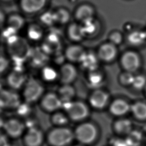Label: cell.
I'll list each match as a JSON object with an SVG mask.
<instances>
[{"label": "cell", "instance_id": "13", "mask_svg": "<svg viewBox=\"0 0 146 146\" xmlns=\"http://www.w3.org/2000/svg\"><path fill=\"white\" fill-rule=\"evenodd\" d=\"M47 1L48 0H19V6L24 13L32 15L42 10Z\"/></svg>", "mask_w": 146, "mask_h": 146}, {"label": "cell", "instance_id": "35", "mask_svg": "<svg viewBox=\"0 0 146 146\" xmlns=\"http://www.w3.org/2000/svg\"><path fill=\"white\" fill-rule=\"evenodd\" d=\"M91 72L90 73L88 76V80L90 84L93 86H97L98 85L100 84L102 82V76L101 75L97 73L93 72V71H90Z\"/></svg>", "mask_w": 146, "mask_h": 146}, {"label": "cell", "instance_id": "8", "mask_svg": "<svg viewBox=\"0 0 146 146\" xmlns=\"http://www.w3.org/2000/svg\"><path fill=\"white\" fill-rule=\"evenodd\" d=\"M2 129L8 137L17 139L23 136L26 128L24 121L17 118H10L5 120Z\"/></svg>", "mask_w": 146, "mask_h": 146}, {"label": "cell", "instance_id": "12", "mask_svg": "<svg viewBox=\"0 0 146 146\" xmlns=\"http://www.w3.org/2000/svg\"><path fill=\"white\" fill-rule=\"evenodd\" d=\"M59 75L62 84H71L77 78L78 71L72 63H64L60 66Z\"/></svg>", "mask_w": 146, "mask_h": 146}, {"label": "cell", "instance_id": "25", "mask_svg": "<svg viewBox=\"0 0 146 146\" xmlns=\"http://www.w3.org/2000/svg\"><path fill=\"white\" fill-rule=\"evenodd\" d=\"M54 12L56 23L59 25L67 24L71 18L70 12L65 7H59L55 10H54Z\"/></svg>", "mask_w": 146, "mask_h": 146}, {"label": "cell", "instance_id": "24", "mask_svg": "<svg viewBox=\"0 0 146 146\" xmlns=\"http://www.w3.org/2000/svg\"><path fill=\"white\" fill-rule=\"evenodd\" d=\"M52 113L50 117V121L55 127H66L70 119L65 112L58 111Z\"/></svg>", "mask_w": 146, "mask_h": 146}, {"label": "cell", "instance_id": "42", "mask_svg": "<svg viewBox=\"0 0 146 146\" xmlns=\"http://www.w3.org/2000/svg\"><path fill=\"white\" fill-rule=\"evenodd\" d=\"M114 146H128L126 141L118 140L114 143Z\"/></svg>", "mask_w": 146, "mask_h": 146}, {"label": "cell", "instance_id": "31", "mask_svg": "<svg viewBox=\"0 0 146 146\" xmlns=\"http://www.w3.org/2000/svg\"><path fill=\"white\" fill-rule=\"evenodd\" d=\"M145 38L146 34L139 31L132 32L128 36L129 42L133 44H140L145 40Z\"/></svg>", "mask_w": 146, "mask_h": 146}, {"label": "cell", "instance_id": "44", "mask_svg": "<svg viewBox=\"0 0 146 146\" xmlns=\"http://www.w3.org/2000/svg\"><path fill=\"white\" fill-rule=\"evenodd\" d=\"M3 1H5V2H10V1H11L13 0H3Z\"/></svg>", "mask_w": 146, "mask_h": 146}, {"label": "cell", "instance_id": "5", "mask_svg": "<svg viewBox=\"0 0 146 146\" xmlns=\"http://www.w3.org/2000/svg\"><path fill=\"white\" fill-rule=\"evenodd\" d=\"M74 133L75 139L84 145L92 144L97 137L96 127L89 122H84L78 125L74 130Z\"/></svg>", "mask_w": 146, "mask_h": 146}, {"label": "cell", "instance_id": "3", "mask_svg": "<svg viewBox=\"0 0 146 146\" xmlns=\"http://www.w3.org/2000/svg\"><path fill=\"white\" fill-rule=\"evenodd\" d=\"M44 88L37 79L31 77L27 79L23 87L22 96L25 102L32 104L39 101L44 94Z\"/></svg>", "mask_w": 146, "mask_h": 146}, {"label": "cell", "instance_id": "33", "mask_svg": "<svg viewBox=\"0 0 146 146\" xmlns=\"http://www.w3.org/2000/svg\"><path fill=\"white\" fill-rule=\"evenodd\" d=\"M30 106V104H29L26 102H21V103L15 109L18 115L21 117H27L31 111V108Z\"/></svg>", "mask_w": 146, "mask_h": 146}, {"label": "cell", "instance_id": "2", "mask_svg": "<svg viewBox=\"0 0 146 146\" xmlns=\"http://www.w3.org/2000/svg\"><path fill=\"white\" fill-rule=\"evenodd\" d=\"M75 139L74 130L66 127H56L47 133L46 140L50 146H68Z\"/></svg>", "mask_w": 146, "mask_h": 146}, {"label": "cell", "instance_id": "16", "mask_svg": "<svg viewBox=\"0 0 146 146\" xmlns=\"http://www.w3.org/2000/svg\"><path fill=\"white\" fill-rule=\"evenodd\" d=\"M86 52L81 46L74 44L68 46L65 49L64 55L66 59L70 63H80L83 59Z\"/></svg>", "mask_w": 146, "mask_h": 146}, {"label": "cell", "instance_id": "7", "mask_svg": "<svg viewBox=\"0 0 146 146\" xmlns=\"http://www.w3.org/2000/svg\"><path fill=\"white\" fill-rule=\"evenodd\" d=\"M21 103L20 96L14 90L0 88V107L2 110H15Z\"/></svg>", "mask_w": 146, "mask_h": 146}, {"label": "cell", "instance_id": "43", "mask_svg": "<svg viewBox=\"0 0 146 146\" xmlns=\"http://www.w3.org/2000/svg\"><path fill=\"white\" fill-rule=\"evenodd\" d=\"M5 120H4L2 117L0 116V130L1 129H3L5 124Z\"/></svg>", "mask_w": 146, "mask_h": 146}, {"label": "cell", "instance_id": "45", "mask_svg": "<svg viewBox=\"0 0 146 146\" xmlns=\"http://www.w3.org/2000/svg\"><path fill=\"white\" fill-rule=\"evenodd\" d=\"M73 146H81L80 145H73Z\"/></svg>", "mask_w": 146, "mask_h": 146}, {"label": "cell", "instance_id": "30", "mask_svg": "<svg viewBox=\"0 0 146 146\" xmlns=\"http://www.w3.org/2000/svg\"><path fill=\"white\" fill-rule=\"evenodd\" d=\"M39 19L42 24L47 26H51L56 23L54 11H46L44 12L40 15Z\"/></svg>", "mask_w": 146, "mask_h": 146}, {"label": "cell", "instance_id": "11", "mask_svg": "<svg viewBox=\"0 0 146 146\" xmlns=\"http://www.w3.org/2000/svg\"><path fill=\"white\" fill-rule=\"evenodd\" d=\"M22 136L25 146H42L44 140L42 131L37 126L26 129Z\"/></svg>", "mask_w": 146, "mask_h": 146}, {"label": "cell", "instance_id": "40", "mask_svg": "<svg viewBox=\"0 0 146 146\" xmlns=\"http://www.w3.org/2000/svg\"><path fill=\"white\" fill-rule=\"evenodd\" d=\"M110 40L113 44H119L121 41V35L119 33H114L111 35Z\"/></svg>", "mask_w": 146, "mask_h": 146}, {"label": "cell", "instance_id": "23", "mask_svg": "<svg viewBox=\"0 0 146 146\" xmlns=\"http://www.w3.org/2000/svg\"><path fill=\"white\" fill-rule=\"evenodd\" d=\"M27 38L33 41H38L43 36V30L40 25L33 23L28 26L27 29Z\"/></svg>", "mask_w": 146, "mask_h": 146}, {"label": "cell", "instance_id": "9", "mask_svg": "<svg viewBox=\"0 0 146 146\" xmlns=\"http://www.w3.org/2000/svg\"><path fill=\"white\" fill-rule=\"evenodd\" d=\"M42 109L47 112L54 113L62 108L63 102L57 93L49 92L44 94L39 100Z\"/></svg>", "mask_w": 146, "mask_h": 146}, {"label": "cell", "instance_id": "36", "mask_svg": "<svg viewBox=\"0 0 146 146\" xmlns=\"http://www.w3.org/2000/svg\"><path fill=\"white\" fill-rule=\"evenodd\" d=\"M10 62L9 58L0 54V75L3 74L8 69Z\"/></svg>", "mask_w": 146, "mask_h": 146}, {"label": "cell", "instance_id": "10", "mask_svg": "<svg viewBox=\"0 0 146 146\" xmlns=\"http://www.w3.org/2000/svg\"><path fill=\"white\" fill-rule=\"evenodd\" d=\"M40 47L49 55L60 52L62 43L60 35L56 33L50 32L45 36Z\"/></svg>", "mask_w": 146, "mask_h": 146}, {"label": "cell", "instance_id": "32", "mask_svg": "<svg viewBox=\"0 0 146 146\" xmlns=\"http://www.w3.org/2000/svg\"><path fill=\"white\" fill-rule=\"evenodd\" d=\"M115 128L116 131L120 133H129L131 129V123L128 120H120L115 123Z\"/></svg>", "mask_w": 146, "mask_h": 146}, {"label": "cell", "instance_id": "18", "mask_svg": "<svg viewBox=\"0 0 146 146\" xmlns=\"http://www.w3.org/2000/svg\"><path fill=\"white\" fill-rule=\"evenodd\" d=\"M121 63L127 71H134L139 67L140 60L136 54L129 51L124 54L121 58Z\"/></svg>", "mask_w": 146, "mask_h": 146}, {"label": "cell", "instance_id": "38", "mask_svg": "<svg viewBox=\"0 0 146 146\" xmlns=\"http://www.w3.org/2000/svg\"><path fill=\"white\" fill-rule=\"evenodd\" d=\"M134 76L130 73H125L122 75L121 77V80L124 84H132Z\"/></svg>", "mask_w": 146, "mask_h": 146}, {"label": "cell", "instance_id": "22", "mask_svg": "<svg viewBox=\"0 0 146 146\" xmlns=\"http://www.w3.org/2000/svg\"><path fill=\"white\" fill-rule=\"evenodd\" d=\"M116 51L112 44H104L102 45L98 52L99 56L104 61H111L116 56Z\"/></svg>", "mask_w": 146, "mask_h": 146}, {"label": "cell", "instance_id": "6", "mask_svg": "<svg viewBox=\"0 0 146 146\" xmlns=\"http://www.w3.org/2000/svg\"><path fill=\"white\" fill-rule=\"evenodd\" d=\"M22 66H14L6 77V83L10 89L17 90L23 88L27 80Z\"/></svg>", "mask_w": 146, "mask_h": 146}, {"label": "cell", "instance_id": "29", "mask_svg": "<svg viewBox=\"0 0 146 146\" xmlns=\"http://www.w3.org/2000/svg\"><path fill=\"white\" fill-rule=\"evenodd\" d=\"M131 110L134 115L139 119H146V104L141 102L135 103Z\"/></svg>", "mask_w": 146, "mask_h": 146}, {"label": "cell", "instance_id": "15", "mask_svg": "<svg viewBox=\"0 0 146 146\" xmlns=\"http://www.w3.org/2000/svg\"><path fill=\"white\" fill-rule=\"evenodd\" d=\"M49 60V55L46 53L42 48H32L29 57V61L31 66L35 68H43L47 65Z\"/></svg>", "mask_w": 146, "mask_h": 146}, {"label": "cell", "instance_id": "26", "mask_svg": "<svg viewBox=\"0 0 146 146\" xmlns=\"http://www.w3.org/2000/svg\"><path fill=\"white\" fill-rule=\"evenodd\" d=\"M40 75L42 78L47 82H52L59 78V72L54 67L48 65L42 68Z\"/></svg>", "mask_w": 146, "mask_h": 146}, {"label": "cell", "instance_id": "28", "mask_svg": "<svg viewBox=\"0 0 146 146\" xmlns=\"http://www.w3.org/2000/svg\"><path fill=\"white\" fill-rule=\"evenodd\" d=\"M83 68L89 71L94 70L97 66V59L94 55L86 52L83 59L80 62Z\"/></svg>", "mask_w": 146, "mask_h": 146}, {"label": "cell", "instance_id": "37", "mask_svg": "<svg viewBox=\"0 0 146 146\" xmlns=\"http://www.w3.org/2000/svg\"><path fill=\"white\" fill-rule=\"evenodd\" d=\"M146 80L145 78L143 76H137L134 77L133 82H132V86L137 88V89H141L144 87L145 85Z\"/></svg>", "mask_w": 146, "mask_h": 146}, {"label": "cell", "instance_id": "20", "mask_svg": "<svg viewBox=\"0 0 146 146\" xmlns=\"http://www.w3.org/2000/svg\"><path fill=\"white\" fill-rule=\"evenodd\" d=\"M25 24V18L22 15L18 13L10 14L6 18V27L13 30L17 33L22 29Z\"/></svg>", "mask_w": 146, "mask_h": 146}, {"label": "cell", "instance_id": "21", "mask_svg": "<svg viewBox=\"0 0 146 146\" xmlns=\"http://www.w3.org/2000/svg\"><path fill=\"white\" fill-rule=\"evenodd\" d=\"M57 94L64 103L73 100L75 95V90L71 84H62L59 88Z\"/></svg>", "mask_w": 146, "mask_h": 146}, {"label": "cell", "instance_id": "19", "mask_svg": "<svg viewBox=\"0 0 146 146\" xmlns=\"http://www.w3.org/2000/svg\"><path fill=\"white\" fill-rule=\"evenodd\" d=\"M108 100V95L102 91H95L89 98L90 105L97 109L103 108L107 104Z\"/></svg>", "mask_w": 146, "mask_h": 146}, {"label": "cell", "instance_id": "39", "mask_svg": "<svg viewBox=\"0 0 146 146\" xmlns=\"http://www.w3.org/2000/svg\"><path fill=\"white\" fill-rule=\"evenodd\" d=\"M0 146H10L8 136L5 133L0 130Z\"/></svg>", "mask_w": 146, "mask_h": 146}, {"label": "cell", "instance_id": "4", "mask_svg": "<svg viewBox=\"0 0 146 146\" xmlns=\"http://www.w3.org/2000/svg\"><path fill=\"white\" fill-rule=\"evenodd\" d=\"M62 108L68 116L70 120L73 121H81L86 119L89 110L87 105L81 101H71L63 103Z\"/></svg>", "mask_w": 146, "mask_h": 146}, {"label": "cell", "instance_id": "14", "mask_svg": "<svg viewBox=\"0 0 146 146\" xmlns=\"http://www.w3.org/2000/svg\"><path fill=\"white\" fill-rule=\"evenodd\" d=\"M95 10L88 3H82L78 5L74 13V17L76 21L82 24L94 18Z\"/></svg>", "mask_w": 146, "mask_h": 146}, {"label": "cell", "instance_id": "34", "mask_svg": "<svg viewBox=\"0 0 146 146\" xmlns=\"http://www.w3.org/2000/svg\"><path fill=\"white\" fill-rule=\"evenodd\" d=\"M126 142L128 146H137L141 140V135L140 133L134 132L129 133Z\"/></svg>", "mask_w": 146, "mask_h": 146}, {"label": "cell", "instance_id": "41", "mask_svg": "<svg viewBox=\"0 0 146 146\" xmlns=\"http://www.w3.org/2000/svg\"><path fill=\"white\" fill-rule=\"evenodd\" d=\"M6 18L4 11L0 9V31L3 29L5 25L6 22Z\"/></svg>", "mask_w": 146, "mask_h": 146}, {"label": "cell", "instance_id": "17", "mask_svg": "<svg viewBox=\"0 0 146 146\" xmlns=\"http://www.w3.org/2000/svg\"><path fill=\"white\" fill-rule=\"evenodd\" d=\"M67 35L68 39L74 42L80 41L85 36L82 25L78 22H72L68 25Z\"/></svg>", "mask_w": 146, "mask_h": 146}, {"label": "cell", "instance_id": "27", "mask_svg": "<svg viewBox=\"0 0 146 146\" xmlns=\"http://www.w3.org/2000/svg\"><path fill=\"white\" fill-rule=\"evenodd\" d=\"M129 106L127 103L122 100H117L112 103L110 107V111L115 115H122L127 112Z\"/></svg>", "mask_w": 146, "mask_h": 146}, {"label": "cell", "instance_id": "1", "mask_svg": "<svg viewBox=\"0 0 146 146\" xmlns=\"http://www.w3.org/2000/svg\"><path fill=\"white\" fill-rule=\"evenodd\" d=\"M9 58L14 66H22L28 60L31 47L24 38L15 35L6 42Z\"/></svg>", "mask_w": 146, "mask_h": 146}]
</instances>
